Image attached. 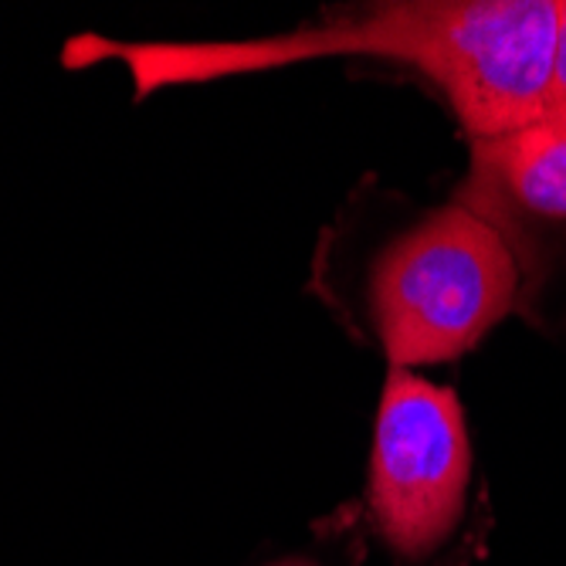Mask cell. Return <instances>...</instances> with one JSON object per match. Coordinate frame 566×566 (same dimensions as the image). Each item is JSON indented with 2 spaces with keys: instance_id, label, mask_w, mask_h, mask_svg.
<instances>
[{
  "instance_id": "277c9868",
  "label": "cell",
  "mask_w": 566,
  "mask_h": 566,
  "mask_svg": "<svg viewBox=\"0 0 566 566\" xmlns=\"http://www.w3.org/2000/svg\"><path fill=\"white\" fill-rule=\"evenodd\" d=\"M549 113L566 116V4H559L556 59H553V85H549Z\"/></svg>"
},
{
  "instance_id": "3957f363",
  "label": "cell",
  "mask_w": 566,
  "mask_h": 566,
  "mask_svg": "<svg viewBox=\"0 0 566 566\" xmlns=\"http://www.w3.org/2000/svg\"><path fill=\"white\" fill-rule=\"evenodd\" d=\"M461 203L505 238L523 282L566 259V116L479 139Z\"/></svg>"
},
{
  "instance_id": "5b68a950",
  "label": "cell",
  "mask_w": 566,
  "mask_h": 566,
  "mask_svg": "<svg viewBox=\"0 0 566 566\" xmlns=\"http://www.w3.org/2000/svg\"><path fill=\"white\" fill-rule=\"evenodd\" d=\"M272 566H319V563L302 559V556H292V559H282V563H272Z\"/></svg>"
},
{
  "instance_id": "6da1fadb",
  "label": "cell",
  "mask_w": 566,
  "mask_h": 566,
  "mask_svg": "<svg viewBox=\"0 0 566 566\" xmlns=\"http://www.w3.org/2000/svg\"><path fill=\"white\" fill-rule=\"evenodd\" d=\"M523 289L505 238L465 203L400 234L374 272V319L394 370L472 349Z\"/></svg>"
},
{
  "instance_id": "7a4b0ae2",
  "label": "cell",
  "mask_w": 566,
  "mask_h": 566,
  "mask_svg": "<svg viewBox=\"0 0 566 566\" xmlns=\"http://www.w3.org/2000/svg\"><path fill=\"white\" fill-rule=\"evenodd\" d=\"M472 479V444L451 390L390 370L370 461V509L384 543L424 559L454 533Z\"/></svg>"
}]
</instances>
